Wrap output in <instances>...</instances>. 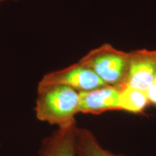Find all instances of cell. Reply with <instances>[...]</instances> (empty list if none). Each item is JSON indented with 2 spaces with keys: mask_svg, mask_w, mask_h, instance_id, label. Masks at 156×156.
I'll use <instances>...</instances> for the list:
<instances>
[{
  "mask_svg": "<svg viewBox=\"0 0 156 156\" xmlns=\"http://www.w3.org/2000/svg\"><path fill=\"white\" fill-rule=\"evenodd\" d=\"M35 112L39 121L58 128L76 124L75 116L80 113V92L62 85L38 87Z\"/></svg>",
  "mask_w": 156,
  "mask_h": 156,
  "instance_id": "6da1fadb",
  "label": "cell"
},
{
  "mask_svg": "<svg viewBox=\"0 0 156 156\" xmlns=\"http://www.w3.org/2000/svg\"><path fill=\"white\" fill-rule=\"evenodd\" d=\"M79 62L93 70L106 85L117 86L126 83L129 52L105 44L90 51Z\"/></svg>",
  "mask_w": 156,
  "mask_h": 156,
  "instance_id": "7a4b0ae2",
  "label": "cell"
},
{
  "mask_svg": "<svg viewBox=\"0 0 156 156\" xmlns=\"http://www.w3.org/2000/svg\"><path fill=\"white\" fill-rule=\"evenodd\" d=\"M53 85H65L78 92L91 90L107 85L93 70L79 62L64 69L45 75L39 82L38 87Z\"/></svg>",
  "mask_w": 156,
  "mask_h": 156,
  "instance_id": "3957f363",
  "label": "cell"
},
{
  "mask_svg": "<svg viewBox=\"0 0 156 156\" xmlns=\"http://www.w3.org/2000/svg\"><path fill=\"white\" fill-rule=\"evenodd\" d=\"M156 74V50L146 48L129 52L126 85L146 91L154 83Z\"/></svg>",
  "mask_w": 156,
  "mask_h": 156,
  "instance_id": "277c9868",
  "label": "cell"
},
{
  "mask_svg": "<svg viewBox=\"0 0 156 156\" xmlns=\"http://www.w3.org/2000/svg\"><path fill=\"white\" fill-rule=\"evenodd\" d=\"M123 85H104L80 92V113L98 115L109 111H119Z\"/></svg>",
  "mask_w": 156,
  "mask_h": 156,
  "instance_id": "5b68a950",
  "label": "cell"
},
{
  "mask_svg": "<svg viewBox=\"0 0 156 156\" xmlns=\"http://www.w3.org/2000/svg\"><path fill=\"white\" fill-rule=\"evenodd\" d=\"M76 124L58 128L49 137L44 140L41 156H77Z\"/></svg>",
  "mask_w": 156,
  "mask_h": 156,
  "instance_id": "8992f818",
  "label": "cell"
},
{
  "mask_svg": "<svg viewBox=\"0 0 156 156\" xmlns=\"http://www.w3.org/2000/svg\"><path fill=\"white\" fill-rule=\"evenodd\" d=\"M145 91L129 86L124 84L122 86L119 96L120 111H124L132 114H142L149 106Z\"/></svg>",
  "mask_w": 156,
  "mask_h": 156,
  "instance_id": "52a82bcc",
  "label": "cell"
},
{
  "mask_svg": "<svg viewBox=\"0 0 156 156\" xmlns=\"http://www.w3.org/2000/svg\"><path fill=\"white\" fill-rule=\"evenodd\" d=\"M77 156H122L103 148L93 132L85 128L77 129Z\"/></svg>",
  "mask_w": 156,
  "mask_h": 156,
  "instance_id": "ba28073f",
  "label": "cell"
},
{
  "mask_svg": "<svg viewBox=\"0 0 156 156\" xmlns=\"http://www.w3.org/2000/svg\"><path fill=\"white\" fill-rule=\"evenodd\" d=\"M150 104L156 106V85L153 83L145 91Z\"/></svg>",
  "mask_w": 156,
  "mask_h": 156,
  "instance_id": "9c48e42d",
  "label": "cell"
},
{
  "mask_svg": "<svg viewBox=\"0 0 156 156\" xmlns=\"http://www.w3.org/2000/svg\"><path fill=\"white\" fill-rule=\"evenodd\" d=\"M154 84L156 85V74H155V79H154Z\"/></svg>",
  "mask_w": 156,
  "mask_h": 156,
  "instance_id": "30bf717a",
  "label": "cell"
},
{
  "mask_svg": "<svg viewBox=\"0 0 156 156\" xmlns=\"http://www.w3.org/2000/svg\"><path fill=\"white\" fill-rule=\"evenodd\" d=\"M2 1H6V0H0V2H2Z\"/></svg>",
  "mask_w": 156,
  "mask_h": 156,
  "instance_id": "8fae6325",
  "label": "cell"
}]
</instances>
